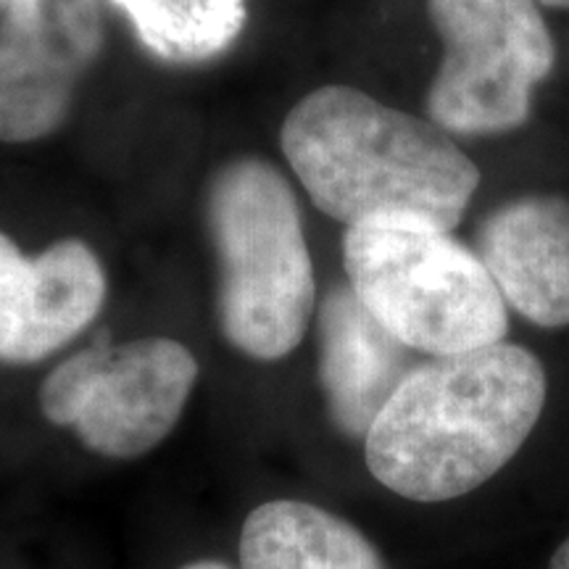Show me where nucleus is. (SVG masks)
<instances>
[{"mask_svg": "<svg viewBox=\"0 0 569 569\" xmlns=\"http://www.w3.org/2000/svg\"><path fill=\"white\" fill-rule=\"evenodd\" d=\"M443 42L427 111L440 130L501 134L522 127L532 90L549 80L557 51L536 0H427Z\"/></svg>", "mask_w": 569, "mask_h": 569, "instance_id": "5", "label": "nucleus"}, {"mask_svg": "<svg viewBox=\"0 0 569 569\" xmlns=\"http://www.w3.org/2000/svg\"><path fill=\"white\" fill-rule=\"evenodd\" d=\"M206 219L219 259L224 338L259 361L296 351L317 288L293 188L269 161L238 159L213 174Z\"/></svg>", "mask_w": 569, "mask_h": 569, "instance_id": "3", "label": "nucleus"}, {"mask_svg": "<svg viewBox=\"0 0 569 569\" xmlns=\"http://www.w3.org/2000/svg\"><path fill=\"white\" fill-rule=\"evenodd\" d=\"M409 372V348L369 315L351 284L332 288L319 309V382L338 430L367 438Z\"/></svg>", "mask_w": 569, "mask_h": 569, "instance_id": "10", "label": "nucleus"}, {"mask_svg": "<svg viewBox=\"0 0 569 569\" xmlns=\"http://www.w3.org/2000/svg\"><path fill=\"white\" fill-rule=\"evenodd\" d=\"M196 380L198 361L182 343L140 338L69 356L42 382L40 407L90 451L134 459L174 430Z\"/></svg>", "mask_w": 569, "mask_h": 569, "instance_id": "6", "label": "nucleus"}, {"mask_svg": "<svg viewBox=\"0 0 569 569\" xmlns=\"http://www.w3.org/2000/svg\"><path fill=\"white\" fill-rule=\"evenodd\" d=\"M536 3L549 6V9H567L569 11V0H536Z\"/></svg>", "mask_w": 569, "mask_h": 569, "instance_id": "15", "label": "nucleus"}, {"mask_svg": "<svg viewBox=\"0 0 569 569\" xmlns=\"http://www.w3.org/2000/svg\"><path fill=\"white\" fill-rule=\"evenodd\" d=\"M182 569H230V567L217 565V561H198V565H190V567H182Z\"/></svg>", "mask_w": 569, "mask_h": 569, "instance_id": "14", "label": "nucleus"}, {"mask_svg": "<svg viewBox=\"0 0 569 569\" xmlns=\"http://www.w3.org/2000/svg\"><path fill=\"white\" fill-rule=\"evenodd\" d=\"M480 261L511 309L538 327L569 325V201L525 196L478 230Z\"/></svg>", "mask_w": 569, "mask_h": 569, "instance_id": "9", "label": "nucleus"}, {"mask_svg": "<svg viewBox=\"0 0 569 569\" xmlns=\"http://www.w3.org/2000/svg\"><path fill=\"white\" fill-rule=\"evenodd\" d=\"M243 569H386L353 525L306 501H269L240 536Z\"/></svg>", "mask_w": 569, "mask_h": 569, "instance_id": "11", "label": "nucleus"}, {"mask_svg": "<svg viewBox=\"0 0 569 569\" xmlns=\"http://www.w3.org/2000/svg\"><path fill=\"white\" fill-rule=\"evenodd\" d=\"M546 372L496 343L411 369L365 438L377 482L411 501H451L488 482L538 425Z\"/></svg>", "mask_w": 569, "mask_h": 569, "instance_id": "1", "label": "nucleus"}, {"mask_svg": "<svg viewBox=\"0 0 569 569\" xmlns=\"http://www.w3.org/2000/svg\"><path fill=\"white\" fill-rule=\"evenodd\" d=\"M348 284L409 351L457 356L503 343L507 301L472 248L422 222H372L343 234Z\"/></svg>", "mask_w": 569, "mask_h": 569, "instance_id": "4", "label": "nucleus"}, {"mask_svg": "<svg viewBox=\"0 0 569 569\" xmlns=\"http://www.w3.org/2000/svg\"><path fill=\"white\" fill-rule=\"evenodd\" d=\"M13 3H17V0H0V9H3V11H9Z\"/></svg>", "mask_w": 569, "mask_h": 569, "instance_id": "16", "label": "nucleus"}, {"mask_svg": "<svg viewBox=\"0 0 569 569\" xmlns=\"http://www.w3.org/2000/svg\"><path fill=\"white\" fill-rule=\"evenodd\" d=\"M282 153L319 211L348 227L422 222L451 232L480 172L436 122L330 84L284 117Z\"/></svg>", "mask_w": 569, "mask_h": 569, "instance_id": "2", "label": "nucleus"}, {"mask_svg": "<svg viewBox=\"0 0 569 569\" xmlns=\"http://www.w3.org/2000/svg\"><path fill=\"white\" fill-rule=\"evenodd\" d=\"M156 59L206 63L230 51L246 21V0H111Z\"/></svg>", "mask_w": 569, "mask_h": 569, "instance_id": "12", "label": "nucleus"}, {"mask_svg": "<svg viewBox=\"0 0 569 569\" xmlns=\"http://www.w3.org/2000/svg\"><path fill=\"white\" fill-rule=\"evenodd\" d=\"M106 274L82 240H59L27 259L0 232V361L46 359L98 317Z\"/></svg>", "mask_w": 569, "mask_h": 569, "instance_id": "8", "label": "nucleus"}, {"mask_svg": "<svg viewBox=\"0 0 569 569\" xmlns=\"http://www.w3.org/2000/svg\"><path fill=\"white\" fill-rule=\"evenodd\" d=\"M551 569H569V540H565L557 549V553H553Z\"/></svg>", "mask_w": 569, "mask_h": 569, "instance_id": "13", "label": "nucleus"}, {"mask_svg": "<svg viewBox=\"0 0 569 569\" xmlns=\"http://www.w3.org/2000/svg\"><path fill=\"white\" fill-rule=\"evenodd\" d=\"M101 48V0H17L0 24V140L59 130Z\"/></svg>", "mask_w": 569, "mask_h": 569, "instance_id": "7", "label": "nucleus"}]
</instances>
